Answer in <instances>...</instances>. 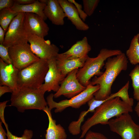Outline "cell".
I'll list each match as a JSON object with an SVG mask.
<instances>
[{"label":"cell","mask_w":139,"mask_h":139,"mask_svg":"<svg viewBox=\"0 0 139 139\" xmlns=\"http://www.w3.org/2000/svg\"><path fill=\"white\" fill-rule=\"evenodd\" d=\"M128 63L126 56L123 53L107 59L105 65V72L100 76H95L90 83L92 85L97 84L100 86L94 94L96 100H103L110 95L114 81L122 71L127 69Z\"/></svg>","instance_id":"6da1fadb"},{"label":"cell","mask_w":139,"mask_h":139,"mask_svg":"<svg viewBox=\"0 0 139 139\" xmlns=\"http://www.w3.org/2000/svg\"><path fill=\"white\" fill-rule=\"evenodd\" d=\"M132 111V107L121 100L119 97L107 101L97 108L93 115L82 126L80 138H83L92 126L98 124H107L112 118Z\"/></svg>","instance_id":"7a4b0ae2"},{"label":"cell","mask_w":139,"mask_h":139,"mask_svg":"<svg viewBox=\"0 0 139 139\" xmlns=\"http://www.w3.org/2000/svg\"><path fill=\"white\" fill-rule=\"evenodd\" d=\"M44 94L38 89L19 87L16 92L12 93L11 106L22 113L29 109L43 110L48 105Z\"/></svg>","instance_id":"3957f363"},{"label":"cell","mask_w":139,"mask_h":139,"mask_svg":"<svg viewBox=\"0 0 139 139\" xmlns=\"http://www.w3.org/2000/svg\"><path fill=\"white\" fill-rule=\"evenodd\" d=\"M122 52L119 49H101L97 56L91 58L88 56L83 66L78 70L77 78L80 83L86 87L89 84L90 80L94 76H100L103 73L101 71L105 65V62L111 57L116 56Z\"/></svg>","instance_id":"277c9868"},{"label":"cell","mask_w":139,"mask_h":139,"mask_svg":"<svg viewBox=\"0 0 139 139\" xmlns=\"http://www.w3.org/2000/svg\"><path fill=\"white\" fill-rule=\"evenodd\" d=\"M48 69V61L40 59L19 70L17 78L19 87L38 89L43 83Z\"/></svg>","instance_id":"5b68a950"},{"label":"cell","mask_w":139,"mask_h":139,"mask_svg":"<svg viewBox=\"0 0 139 139\" xmlns=\"http://www.w3.org/2000/svg\"><path fill=\"white\" fill-rule=\"evenodd\" d=\"M99 88V85H92L90 83L86 87V89L79 94L69 99L63 100L58 102L54 101V94L51 93L46 98L48 108L50 110L55 108L54 110L55 113L61 112L69 107L79 108L94 97V93Z\"/></svg>","instance_id":"8992f818"},{"label":"cell","mask_w":139,"mask_h":139,"mask_svg":"<svg viewBox=\"0 0 139 139\" xmlns=\"http://www.w3.org/2000/svg\"><path fill=\"white\" fill-rule=\"evenodd\" d=\"M110 130L122 139H139V125L133 120L129 113L123 114L108 123Z\"/></svg>","instance_id":"52a82bcc"},{"label":"cell","mask_w":139,"mask_h":139,"mask_svg":"<svg viewBox=\"0 0 139 139\" xmlns=\"http://www.w3.org/2000/svg\"><path fill=\"white\" fill-rule=\"evenodd\" d=\"M25 13L19 12L13 19L6 32L2 44L9 47L13 46L28 43V42L24 29Z\"/></svg>","instance_id":"ba28073f"},{"label":"cell","mask_w":139,"mask_h":139,"mask_svg":"<svg viewBox=\"0 0 139 139\" xmlns=\"http://www.w3.org/2000/svg\"><path fill=\"white\" fill-rule=\"evenodd\" d=\"M8 52L13 65L19 70L40 59L33 53L28 43L10 47Z\"/></svg>","instance_id":"9c48e42d"},{"label":"cell","mask_w":139,"mask_h":139,"mask_svg":"<svg viewBox=\"0 0 139 139\" xmlns=\"http://www.w3.org/2000/svg\"><path fill=\"white\" fill-rule=\"evenodd\" d=\"M27 38L32 51L40 59L48 61L59 54V48L53 44H48L44 38L33 34H28Z\"/></svg>","instance_id":"30bf717a"},{"label":"cell","mask_w":139,"mask_h":139,"mask_svg":"<svg viewBox=\"0 0 139 139\" xmlns=\"http://www.w3.org/2000/svg\"><path fill=\"white\" fill-rule=\"evenodd\" d=\"M78 69H76L69 73L61 83L58 91L54 94V98L61 95L71 99L84 90L86 87L81 84L78 80L76 74Z\"/></svg>","instance_id":"8fae6325"},{"label":"cell","mask_w":139,"mask_h":139,"mask_svg":"<svg viewBox=\"0 0 139 139\" xmlns=\"http://www.w3.org/2000/svg\"><path fill=\"white\" fill-rule=\"evenodd\" d=\"M55 58L48 61L49 69L45 77L44 83L38 89L44 93L46 91H51L57 92L60 88L59 84L65 78L57 68Z\"/></svg>","instance_id":"7c38bea8"},{"label":"cell","mask_w":139,"mask_h":139,"mask_svg":"<svg viewBox=\"0 0 139 139\" xmlns=\"http://www.w3.org/2000/svg\"><path fill=\"white\" fill-rule=\"evenodd\" d=\"M41 17L35 13H25L24 28L27 35L33 34L42 38L48 34L49 27Z\"/></svg>","instance_id":"4fadbf2b"},{"label":"cell","mask_w":139,"mask_h":139,"mask_svg":"<svg viewBox=\"0 0 139 139\" xmlns=\"http://www.w3.org/2000/svg\"><path fill=\"white\" fill-rule=\"evenodd\" d=\"M19 70L12 64H8L0 59V86L5 85L12 90L13 93L19 89L17 78Z\"/></svg>","instance_id":"5bb4252c"},{"label":"cell","mask_w":139,"mask_h":139,"mask_svg":"<svg viewBox=\"0 0 139 139\" xmlns=\"http://www.w3.org/2000/svg\"><path fill=\"white\" fill-rule=\"evenodd\" d=\"M44 12L52 24L57 25L64 24L66 15L58 0H48Z\"/></svg>","instance_id":"9a60e30c"},{"label":"cell","mask_w":139,"mask_h":139,"mask_svg":"<svg viewBox=\"0 0 139 139\" xmlns=\"http://www.w3.org/2000/svg\"><path fill=\"white\" fill-rule=\"evenodd\" d=\"M63 8L66 17L78 30L85 31L89 28L88 25L80 18L75 6L67 0H58Z\"/></svg>","instance_id":"2e32d148"},{"label":"cell","mask_w":139,"mask_h":139,"mask_svg":"<svg viewBox=\"0 0 139 139\" xmlns=\"http://www.w3.org/2000/svg\"><path fill=\"white\" fill-rule=\"evenodd\" d=\"M91 48L88 43L87 38L85 37L82 40L77 41L68 50L60 54L68 59L87 58Z\"/></svg>","instance_id":"e0dca14e"},{"label":"cell","mask_w":139,"mask_h":139,"mask_svg":"<svg viewBox=\"0 0 139 139\" xmlns=\"http://www.w3.org/2000/svg\"><path fill=\"white\" fill-rule=\"evenodd\" d=\"M87 57L68 59L59 53L55 58L56 66L62 75L65 77L69 73L74 70L82 67Z\"/></svg>","instance_id":"ac0fdd59"},{"label":"cell","mask_w":139,"mask_h":139,"mask_svg":"<svg viewBox=\"0 0 139 139\" xmlns=\"http://www.w3.org/2000/svg\"><path fill=\"white\" fill-rule=\"evenodd\" d=\"M43 110L46 114L49 120L45 139H66L67 135L65 129L60 124H56V121L52 118L51 110L47 106Z\"/></svg>","instance_id":"d6986e66"},{"label":"cell","mask_w":139,"mask_h":139,"mask_svg":"<svg viewBox=\"0 0 139 139\" xmlns=\"http://www.w3.org/2000/svg\"><path fill=\"white\" fill-rule=\"evenodd\" d=\"M46 4L36 0L33 3L27 5H21L14 4L10 9L12 12L30 13L36 14L41 17L45 21L47 18L44 12Z\"/></svg>","instance_id":"ffe728a7"},{"label":"cell","mask_w":139,"mask_h":139,"mask_svg":"<svg viewBox=\"0 0 139 139\" xmlns=\"http://www.w3.org/2000/svg\"><path fill=\"white\" fill-rule=\"evenodd\" d=\"M138 33L132 39L130 46L126 50V56L130 63L136 65L139 63V44L138 41Z\"/></svg>","instance_id":"44dd1931"},{"label":"cell","mask_w":139,"mask_h":139,"mask_svg":"<svg viewBox=\"0 0 139 139\" xmlns=\"http://www.w3.org/2000/svg\"><path fill=\"white\" fill-rule=\"evenodd\" d=\"M19 13H13L10 8H6L0 11V26L6 32L12 21Z\"/></svg>","instance_id":"7402d4cb"},{"label":"cell","mask_w":139,"mask_h":139,"mask_svg":"<svg viewBox=\"0 0 139 139\" xmlns=\"http://www.w3.org/2000/svg\"><path fill=\"white\" fill-rule=\"evenodd\" d=\"M91 112V111L89 108L87 110L81 112L78 120L72 121L70 123L68 128L69 132L71 134L73 135H75L80 133L81 131V124L84 121L85 117L89 112Z\"/></svg>","instance_id":"603a6c76"},{"label":"cell","mask_w":139,"mask_h":139,"mask_svg":"<svg viewBox=\"0 0 139 139\" xmlns=\"http://www.w3.org/2000/svg\"><path fill=\"white\" fill-rule=\"evenodd\" d=\"M132 82L134 98L139 100V65H137L129 74Z\"/></svg>","instance_id":"cb8c5ba5"},{"label":"cell","mask_w":139,"mask_h":139,"mask_svg":"<svg viewBox=\"0 0 139 139\" xmlns=\"http://www.w3.org/2000/svg\"><path fill=\"white\" fill-rule=\"evenodd\" d=\"M100 2L99 0H83V11L88 16L93 13Z\"/></svg>","instance_id":"d4e9b609"},{"label":"cell","mask_w":139,"mask_h":139,"mask_svg":"<svg viewBox=\"0 0 139 139\" xmlns=\"http://www.w3.org/2000/svg\"><path fill=\"white\" fill-rule=\"evenodd\" d=\"M7 132V139H31L33 136V132L31 130L25 129L23 134L21 137H18L13 134L8 129V125L7 124L5 125Z\"/></svg>","instance_id":"484cf974"},{"label":"cell","mask_w":139,"mask_h":139,"mask_svg":"<svg viewBox=\"0 0 139 139\" xmlns=\"http://www.w3.org/2000/svg\"><path fill=\"white\" fill-rule=\"evenodd\" d=\"M8 48L2 44H0V58L6 64H11L12 63L9 54Z\"/></svg>","instance_id":"4316f807"},{"label":"cell","mask_w":139,"mask_h":139,"mask_svg":"<svg viewBox=\"0 0 139 139\" xmlns=\"http://www.w3.org/2000/svg\"><path fill=\"white\" fill-rule=\"evenodd\" d=\"M85 139H109L101 133L89 130L86 134Z\"/></svg>","instance_id":"83f0119b"},{"label":"cell","mask_w":139,"mask_h":139,"mask_svg":"<svg viewBox=\"0 0 139 139\" xmlns=\"http://www.w3.org/2000/svg\"><path fill=\"white\" fill-rule=\"evenodd\" d=\"M68 1L75 6L80 18L83 22L84 21L88 16L82 10V5L76 2L74 0H68Z\"/></svg>","instance_id":"f1b7e54d"},{"label":"cell","mask_w":139,"mask_h":139,"mask_svg":"<svg viewBox=\"0 0 139 139\" xmlns=\"http://www.w3.org/2000/svg\"><path fill=\"white\" fill-rule=\"evenodd\" d=\"M14 4V0H0V11L6 8H10Z\"/></svg>","instance_id":"f546056e"},{"label":"cell","mask_w":139,"mask_h":139,"mask_svg":"<svg viewBox=\"0 0 139 139\" xmlns=\"http://www.w3.org/2000/svg\"><path fill=\"white\" fill-rule=\"evenodd\" d=\"M8 101L6 100L0 103V118L1 122L4 124V125L7 123L5 122L4 117V110L6 107L7 106L6 104Z\"/></svg>","instance_id":"4dcf8cb0"},{"label":"cell","mask_w":139,"mask_h":139,"mask_svg":"<svg viewBox=\"0 0 139 139\" xmlns=\"http://www.w3.org/2000/svg\"><path fill=\"white\" fill-rule=\"evenodd\" d=\"M9 92L12 93L13 91L8 86L5 85L0 86V97L4 93Z\"/></svg>","instance_id":"1f68e13d"},{"label":"cell","mask_w":139,"mask_h":139,"mask_svg":"<svg viewBox=\"0 0 139 139\" xmlns=\"http://www.w3.org/2000/svg\"><path fill=\"white\" fill-rule=\"evenodd\" d=\"M14 4L26 5L33 3L35 0H14Z\"/></svg>","instance_id":"d6a6232c"},{"label":"cell","mask_w":139,"mask_h":139,"mask_svg":"<svg viewBox=\"0 0 139 139\" xmlns=\"http://www.w3.org/2000/svg\"><path fill=\"white\" fill-rule=\"evenodd\" d=\"M2 122L0 121V139H6V133L2 126Z\"/></svg>","instance_id":"836d02e7"},{"label":"cell","mask_w":139,"mask_h":139,"mask_svg":"<svg viewBox=\"0 0 139 139\" xmlns=\"http://www.w3.org/2000/svg\"><path fill=\"white\" fill-rule=\"evenodd\" d=\"M5 32L0 26V44H2L4 40Z\"/></svg>","instance_id":"e575fe53"},{"label":"cell","mask_w":139,"mask_h":139,"mask_svg":"<svg viewBox=\"0 0 139 139\" xmlns=\"http://www.w3.org/2000/svg\"><path fill=\"white\" fill-rule=\"evenodd\" d=\"M134 110L137 114V116L139 117V100L135 106Z\"/></svg>","instance_id":"d590c367"},{"label":"cell","mask_w":139,"mask_h":139,"mask_svg":"<svg viewBox=\"0 0 139 139\" xmlns=\"http://www.w3.org/2000/svg\"><path fill=\"white\" fill-rule=\"evenodd\" d=\"M138 41L139 44V33H138Z\"/></svg>","instance_id":"8d00e7d4"}]
</instances>
